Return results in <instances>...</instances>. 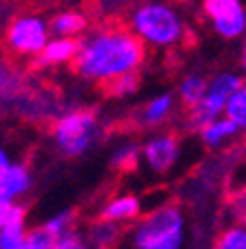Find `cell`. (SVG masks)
Segmentation results:
<instances>
[{
  "instance_id": "obj_1",
  "label": "cell",
  "mask_w": 246,
  "mask_h": 249,
  "mask_svg": "<svg viewBox=\"0 0 246 249\" xmlns=\"http://www.w3.org/2000/svg\"><path fill=\"white\" fill-rule=\"evenodd\" d=\"M149 56V47L129 25L107 22L80 38V52L71 69L84 83L104 87L113 78L140 71Z\"/></svg>"
},
{
  "instance_id": "obj_2",
  "label": "cell",
  "mask_w": 246,
  "mask_h": 249,
  "mask_svg": "<svg viewBox=\"0 0 246 249\" xmlns=\"http://www.w3.org/2000/svg\"><path fill=\"white\" fill-rule=\"evenodd\" d=\"M131 249H184L189 240V213L175 198L162 200L129 227Z\"/></svg>"
},
{
  "instance_id": "obj_3",
  "label": "cell",
  "mask_w": 246,
  "mask_h": 249,
  "mask_svg": "<svg viewBox=\"0 0 246 249\" xmlns=\"http://www.w3.org/2000/svg\"><path fill=\"white\" fill-rule=\"evenodd\" d=\"M102 123L96 109L71 107L49 123V138L56 154L65 160H78L91 154L102 140Z\"/></svg>"
},
{
  "instance_id": "obj_4",
  "label": "cell",
  "mask_w": 246,
  "mask_h": 249,
  "mask_svg": "<svg viewBox=\"0 0 246 249\" xmlns=\"http://www.w3.org/2000/svg\"><path fill=\"white\" fill-rule=\"evenodd\" d=\"M129 27L142 38L147 47L173 49L186 36V25L182 16L166 2L149 0L138 5L129 16Z\"/></svg>"
},
{
  "instance_id": "obj_5",
  "label": "cell",
  "mask_w": 246,
  "mask_h": 249,
  "mask_svg": "<svg viewBox=\"0 0 246 249\" xmlns=\"http://www.w3.org/2000/svg\"><path fill=\"white\" fill-rule=\"evenodd\" d=\"M49 40H51L49 20H45L38 14L14 16L2 34L5 49L11 58H18V60H33Z\"/></svg>"
},
{
  "instance_id": "obj_6",
  "label": "cell",
  "mask_w": 246,
  "mask_h": 249,
  "mask_svg": "<svg viewBox=\"0 0 246 249\" xmlns=\"http://www.w3.org/2000/svg\"><path fill=\"white\" fill-rule=\"evenodd\" d=\"M242 83H244V78L235 71H220L217 76L209 78V87H206L204 98L195 105V107L186 109L184 129L197 134L206 123L224 116L226 105H229L233 93L242 87Z\"/></svg>"
},
{
  "instance_id": "obj_7",
  "label": "cell",
  "mask_w": 246,
  "mask_h": 249,
  "mask_svg": "<svg viewBox=\"0 0 246 249\" xmlns=\"http://www.w3.org/2000/svg\"><path fill=\"white\" fill-rule=\"evenodd\" d=\"M184 156V142L178 131L158 129L142 140V160L140 165L153 176H169L178 169Z\"/></svg>"
},
{
  "instance_id": "obj_8",
  "label": "cell",
  "mask_w": 246,
  "mask_h": 249,
  "mask_svg": "<svg viewBox=\"0 0 246 249\" xmlns=\"http://www.w3.org/2000/svg\"><path fill=\"white\" fill-rule=\"evenodd\" d=\"M202 11L224 40L246 36V7L242 0H202Z\"/></svg>"
},
{
  "instance_id": "obj_9",
  "label": "cell",
  "mask_w": 246,
  "mask_h": 249,
  "mask_svg": "<svg viewBox=\"0 0 246 249\" xmlns=\"http://www.w3.org/2000/svg\"><path fill=\"white\" fill-rule=\"evenodd\" d=\"M180 109V100L175 93L164 91L158 93L153 98H149L147 103H142L133 114V120L140 129H149V131H158L164 129L171 120L175 118Z\"/></svg>"
},
{
  "instance_id": "obj_10",
  "label": "cell",
  "mask_w": 246,
  "mask_h": 249,
  "mask_svg": "<svg viewBox=\"0 0 246 249\" xmlns=\"http://www.w3.org/2000/svg\"><path fill=\"white\" fill-rule=\"evenodd\" d=\"M33 85L20 67L9 60H0V114H14L27 89Z\"/></svg>"
},
{
  "instance_id": "obj_11",
  "label": "cell",
  "mask_w": 246,
  "mask_h": 249,
  "mask_svg": "<svg viewBox=\"0 0 246 249\" xmlns=\"http://www.w3.org/2000/svg\"><path fill=\"white\" fill-rule=\"evenodd\" d=\"M142 213H144V200H142V196H138L133 192L115 194V196L107 198L100 205V209H98V216L100 218H107V220L118 223L122 227H127V225L131 227Z\"/></svg>"
},
{
  "instance_id": "obj_12",
  "label": "cell",
  "mask_w": 246,
  "mask_h": 249,
  "mask_svg": "<svg viewBox=\"0 0 246 249\" xmlns=\"http://www.w3.org/2000/svg\"><path fill=\"white\" fill-rule=\"evenodd\" d=\"M80 52V38H53L33 60H29L31 71H45V69L71 65Z\"/></svg>"
},
{
  "instance_id": "obj_13",
  "label": "cell",
  "mask_w": 246,
  "mask_h": 249,
  "mask_svg": "<svg viewBox=\"0 0 246 249\" xmlns=\"http://www.w3.org/2000/svg\"><path fill=\"white\" fill-rule=\"evenodd\" d=\"M84 238H87L91 249H118L124 240V227L118 223H111L107 218H100L96 213L93 218L87 220L84 227Z\"/></svg>"
},
{
  "instance_id": "obj_14",
  "label": "cell",
  "mask_w": 246,
  "mask_h": 249,
  "mask_svg": "<svg viewBox=\"0 0 246 249\" xmlns=\"http://www.w3.org/2000/svg\"><path fill=\"white\" fill-rule=\"evenodd\" d=\"M195 136L200 138V142L206 149L220 151V149H224V147H229L231 142H235L242 136V131L229 116H220V118L206 123Z\"/></svg>"
},
{
  "instance_id": "obj_15",
  "label": "cell",
  "mask_w": 246,
  "mask_h": 249,
  "mask_svg": "<svg viewBox=\"0 0 246 249\" xmlns=\"http://www.w3.org/2000/svg\"><path fill=\"white\" fill-rule=\"evenodd\" d=\"M142 160V142L133 138L120 140L118 145L111 149L109 154V169L115 171V174H129V171H135L140 167Z\"/></svg>"
},
{
  "instance_id": "obj_16",
  "label": "cell",
  "mask_w": 246,
  "mask_h": 249,
  "mask_svg": "<svg viewBox=\"0 0 246 249\" xmlns=\"http://www.w3.org/2000/svg\"><path fill=\"white\" fill-rule=\"evenodd\" d=\"M53 38H78L89 29L87 16L80 11H60L49 20Z\"/></svg>"
},
{
  "instance_id": "obj_17",
  "label": "cell",
  "mask_w": 246,
  "mask_h": 249,
  "mask_svg": "<svg viewBox=\"0 0 246 249\" xmlns=\"http://www.w3.org/2000/svg\"><path fill=\"white\" fill-rule=\"evenodd\" d=\"M206 87H209V78L202 76V73H189V76H184L178 85V91H175V96L180 100V107H184V111L195 107V105L204 98Z\"/></svg>"
},
{
  "instance_id": "obj_18",
  "label": "cell",
  "mask_w": 246,
  "mask_h": 249,
  "mask_svg": "<svg viewBox=\"0 0 246 249\" xmlns=\"http://www.w3.org/2000/svg\"><path fill=\"white\" fill-rule=\"evenodd\" d=\"M224 213L229 223L246 227V182H233L224 194Z\"/></svg>"
},
{
  "instance_id": "obj_19",
  "label": "cell",
  "mask_w": 246,
  "mask_h": 249,
  "mask_svg": "<svg viewBox=\"0 0 246 249\" xmlns=\"http://www.w3.org/2000/svg\"><path fill=\"white\" fill-rule=\"evenodd\" d=\"M140 87H142V76H140V71H133V73H124L120 78H113L111 83H107L100 89H102V93L107 98L124 100L135 96L140 91Z\"/></svg>"
},
{
  "instance_id": "obj_20",
  "label": "cell",
  "mask_w": 246,
  "mask_h": 249,
  "mask_svg": "<svg viewBox=\"0 0 246 249\" xmlns=\"http://www.w3.org/2000/svg\"><path fill=\"white\" fill-rule=\"evenodd\" d=\"M211 249H246V227L229 223L211 240Z\"/></svg>"
},
{
  "instance_id": "obj_21",
  "label": "cell",
  "mask_w": 246,
  "mask_h": 249,
  "mask_svg": "<svg viewBox=\"0 0 246 249\" xmlns=\"http://www.w3.org/2000/svg\"><path fill=\"white\" fill-rule=\"evenodd\" d=\"M42 227L49 233H53L56 238L67 231H73V229H78V212L73 207H65V209H60V212L51 213L49 218H45V220H42Z\"/></svg>"
},
{
  "instance_id": "obj_22",
  "label": "cell",
  "mask_w": 246,
  "mask_h": 249,
  "mask_svg": "<svg viewBox=\"0 0 246 249\" xmlns=\"http://www.w3.org/2000/svg\"><path fill=\"white\" fill-rule=\"evenodd\" d=\"M224 116H229V118L240 127L242 134H246V80L242 83V87L231 96L229 105H226Z\"/></svg>"
},
{
  "instance_id": "obj_23",
  "label": "cell",
  "mask_w": 246,
  "mask_h": 249,
  "mask_svg": "<svg viewBox=\"0 0 246 249\" xmlns=\"http://www.w3.org/2000/svg\"><path fill=\"white\" fill-rule=\"evenodd\" d=\"M29 223H14L0 229V249H22Z\"/></svg>"
},
{
  "instance_id": "obj_24",
  "label": "cell",
  "mask_w": 246,
  "mask_h": 249,
  "mask_svg": "<svg viewBox=\"0 0 246 249\" xmlns=\"http://www.w3.org/2000/svg\"><path fill=\"white\" fill-rule=\"evenodd\" d=\"M53 243H56V236L47 231L40 223V225H36V227H29L22 249H51Z\"/></svg>"
},
{
  "instance_id": "obj_25",
  "label": "cell",
  "mask_w": 246,
  "mask_h": 249,
  "mask_svg": "<svg viewBox=\"0 0 246 249\" xmlns=\"http://www.w3.org/2000/svg\"><path fill=\"white\" fill-rule=\"evenodd\" d=\"M51 249H91V247H89L84 233H82L80 229H73V231H67V233H62V236H58Z\"/></svg>"
},
{
  "instance_id": "obj_26",
  "label": "cell",
  "mask_w": 246,
  "mask_h": 249,
  "mask_svg": "<svg viewBox=\"0 0 246 249\" xmlns=\"http://www.w3.org/2000/svg\"><path fill=\"white\" fill-rule=\"evenodd\" d=\"M0 202H18V200H11L9 192H7V182H5V174L0 169Z\"/></svg>"
},
{
  "instance_id": "obj_27",
  "label": "cell",
  "mask_w": 246,
  "mask_h": 249,
  "mask_svg": "<svg viewBox=\"0 0 246 249\" xmlns=\"http://www.w3.org/2000/svg\"><path fill=\"white\" fill-rule=\"evenodd\" d=\"M11 162H14L11 154L5 149V147H0V169H2V167H7V165H11Z\"/></svg>"
},
{
  "instance_id": "obj_28",
  "label": "cell",
  "mask_w": 246,
  "mask_h": 249,
  "mask_svg": "<svg viewBox=\"0 0 246 249\" xmlns=\"http://www.w3.org/2000/svg\"><path fill=\"white\" fill-rule=\"evenodd\" d=\"M240 65H242V71L246 73V42L242 47V53H240Z\"/></svg>"
},
{
  "instance_id": "obj_29",
  "label": "cell",
  "mask_w": 246,
  "mask_h": 249,
  "mask_svg": "<svg viewBox=\"0 0 246 249\" xmlns=\"http://www.w3.org/2000/svg\"><path fill=\"white\" fill-rule=\"evenodd\" d=\"M93 2H102V5H104V0H93Z\"/></svg>"
}]
</instances>
